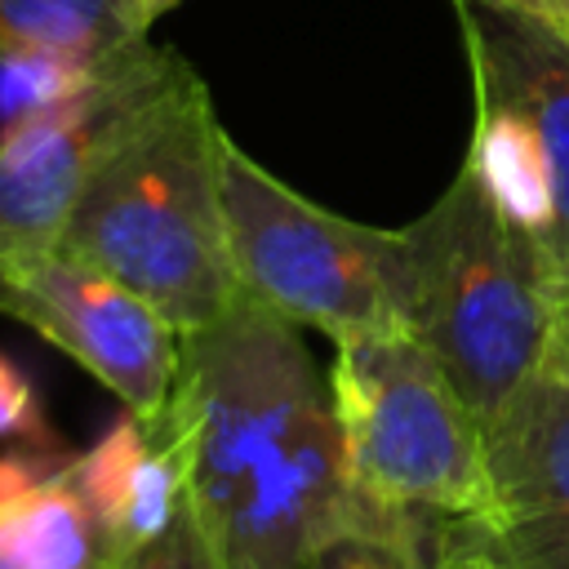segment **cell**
<instances>
[{"label": "cell", "mask_w": 569, "mask_h": 569, "mask_svg": "<svg viewBox=\"0 0 569 569\" xmlns=\"http://www.w3.org/2000/svg\"><path fill=\"white\" fill-rule=\"evenodd\" d=\"M169 62L173 49L142 40L107 58L76 98L0 129V253L58 244L107 138Z\"/></svg>", "instance_id": "52a82bcc"}, {"label": "cell", "mask_w": 569, "mask_h": 569, "mask_svg": "<svg viewBox=\"0 0 569 569\" xmlns=\"http://www.w3.org/2000/svg\"><path fill=\"white\" fill-rule=\"evenodd\" d=\"M164 422L222 569H307L316 542L356 511L329 378L298 325L249 293L182 333Z\"/></svg>", "instance_id": "6da1fadb"}, {"label": "cell", "mask_w": 569, "mask_h": 569, "mask_svg": "<svg viewBox=\"0 0 569 569\" xmlns=\"http://www.w3.org/2000/svg\"><path fill=\"white\" fill-rule=\"evenodd\" d=\"M107 62V58H102ZM102 62H62V58H13L0 62V129L31 120L67 98H76Z\"/></svg>", "instance_id": "5bb4252c"}, {"label": "cell", "mask_w": 569, "mask_h": 569, "mask_svg": "<svg viewBox=\"0 0 569 569\" xmlns=\"http://www.w3.org/2000/svg\"><path fill=\"white\" fill-rule=\"evenodd\" d=\"M502 4H511L516 13H525L569 40V0H502Z\"/></svg>", "instance_id": "ac0fdd59"}, {"label": "cell", "mask_w": 569, "mask_h": 569, "mask_svg": "<svg viewBox=\"0 0 569 569\" xmlns=\"http://www.w3.org/2000/svg\"><path fill=\"white\" fill-rule=\"evenodd\" d=\"M0 445L49 449V427H44L36 387L27 382V373L9 356H0Z\"/></svg>", "instance_id": "2e32d148"}, {"label": "cell", "mask_w": 569, "mask_h": 569, "mask_svg": "<svg viewBox=\"0 0 569 569\" xmlns=\"http://www.w3.org/2000/svg\"><path fill=\"white\" fill-rule=\"evenodd\" d=\"M431 569H511V565H502V560L471 533V525H453V529L440 533V547H436Z\"/></svg>", "instance_id": "e0dca14e"}, {"label": "cell", "mask_w": 569, "mask_h": 569, "mask_svg": "<svg viewBox=\"0 0 569 569\" xmlns=\"http://www.w3.org/2000/svg\"><path fill=\"white\" fill-rule=\"evenodd\" d=\"M0 316L27 325L49 347L89 369L129 413L169 409L182 333L124 280L62 244L0 253Z\"/></svg>", "instance_id": "8992f818"}, {"label": "cell", "mask_w": 569, "mask_h": 569, "mask_svg": "<svg viewBox=\"0 0 569 569\" xmlns=\"http://www.w3.org/2000/svg\"><path fill=\"white\" fill-rule=\"evenodd\" d=\"M333 413L351 498L427 533L480 529L493 507L485 422L413 333L333 342Z\"/></svg>", "instance_id": "277c9868"}, {"label": "cell", "mask_w": 569, "mask_h": 569, "mask_svg": "<svg viewBox=\"0 0 569 569\" xmlns=\"http://www.w3.org/2000/svg\"><path fill=\"white\" fill-rule=\"evenodd\" d=\"M400 231L409 333L440 360L480 422H493L560 342V293L547 253L502 213L471 160Z\"/></svg>", "instance_id": "3957f363"}, {"label": "cell", "mask_w": 569, "mask_h": 569, "mask_svg": "<svg viewBox=\"0 0 569 569\" xmlns=\"http://www.w3.org/2000/svg\"><path fill=\"white\" fill-rule=\"evenodd\" d=\"M476 93L507 102L533 138L547 236L542 253L560 293V342L569 347V40L502 0H453Z\"/></svg>", "instance_id": "9c48e42d"}, {"label": "cell", "mask_w": 569, "mask_h": 569, "mask_svg": "<svg viewBox=\"0 0 569 569\" xmlns=\"http://www.w3.org/2000/svg\"><path fill=\"white\" fill-rule=\"evenodd\" d=\"M147 40L138 0H0V62H102Z\"/></svg>", "instance_id": "7c38bea8"}, {"label": "cell", "mask_w": 569, "mask_h": 569, "mask_svg": "<svg viewBox=\"0 0 569 569\" xmlns=\"http://www.w3.org/2000/svg\"><path fill=\"white\" fill-rule=\"evenodd\" d=\"M222 138L204 80L173 53L107 138L58 236L62 249L147 298L178 333L213 325L240 298Z\"/></svg>", "instance_id": "7a4b0ae2"}, {"label": "cell", "mask_w": 569, "mask_h": 569, "mask_svg": "<svg viewBox=\"0 0 569 569\" xmlns=\"http://www.w3.org/2000/svg\"><path fill=\"white\" fill-rule=\"evenodd\" d=\"M116 569H222L209 533L200 529L196 511L182 502V511L142 547H133L129 556H120Z\"/></svg>", "instance_id": "9a60e30c"}, {"label": "cell", "mask_w": 569, "mask_h": 569, "mask_svg": "<svg viewBox=\"0 0 569 569\" xmlns=\"http://www.w3.org/2000/svg\"><path fill=\"white\" fill-rule=\"evenodd\" d=\"M222 204L240 293L333 342L409 333L405 231L320 209L267 173L231 133L222 138Z\"/></svg>", "instance_id": "5b68a950"}, {"label": "cell", "mask_w": 569, "mask_h": 569, "mask_svg": "<svg viewBox=\"0 0 569 569\" xmlns=\"http://www.w3.org/2000/svg\"><path fill=\"white\" fill-rule=\"evenodd\" d=\"M71 476L120 556L151 542L187 502L182 445L164 413L147 422L124 409L98 445L71 458Z\"/></svg>", "instance_id": "30bf717a"}, {"label": "cell", "mask_w": 569, "mask_h": 569, "mask_svg": "<svg viewBox=\"0 0 569 569\" xmlns=\"http://www.w3.org/2000/svg\"><path fill=\"white\" fill-rule=\"evenodd\" d=\"M173 4H182V0H138V9H142V18H147V27L160 18V13H169Z\"/></svg>", "instance_id": "d6986e66"}, {"label": "cell", "mask_w": 569, "mask_h": 569, "mask_svg": "<svg viewBox=\"0 0 569 569\" xmlns=\"http://www.w3.org/2000/svg\"><path fill=\"white\" fill-rule=\"evenodd\" d=\"M436 547V533L356 502V511L316 542L307 569H431Z\"/></svg>", "instance_id": "4fadbf2b"}, {"label": "cell", "mask_w": 569, "mask_h": 569, "mask_svg": "<svg viewBox=\"0 0 569 569\" xmlns=\"http://www.w3.org/2000/svg\"><path fill=\"white\" fill-rule=\"evenodd\" d=\"M493 507L471 529L511 569H569V347L485 422Z\"/></svg>", "instance_id": "ba28073f"}, {"label": "cell", "mask_w": 569, "mask_h": 569, "mask_svg": "<svg viewBox=\"0 0 569 569\" xmlns=\"http://www.w3.org/2000/svg\"><path fill=\"white\" fill-rule=\"evenodd\" d=\"M120 551L67 462L0 453V569H116Z\"/></svg>", "instance_id": "8fae6325"}]
</instances>
